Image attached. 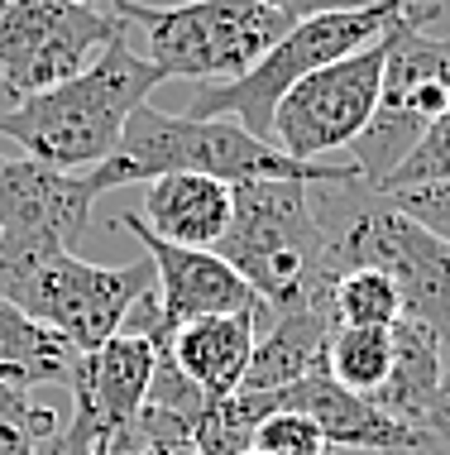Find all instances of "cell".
Segmentation results:
<instances>
[{
    "instance_id": "484cf974",
    "label": "cell",
    "mask_w": 450,
    "mask_h": 455,
    "mask_svg": "<svg viewBox=\"0 0 450 455\" xmlns=\"http://www.w3.org/2000/svg\"><path fill=\"white\" fill-rule=\"evenodd\" d=\"M259 5H269L278 10V15H288V20H312V15H331V10H364V5H374V0H259Z\"/></svg>"
},
{
    "instance_id": "ffe728a7",
    "label": "cell",
    "mask_w": 450,
    "mask_h": 455,
    "mask_svg": "<svg viewBox=\"0 0 450 455\" xmlns=\"http://www.w3.org/2000/svg\"><path fill=\"white\" fill-rule=\"evenodd\" d=\"M393 369V331H364V326H340L326 355V374L340 388L374 398Z\"/></svg>"
},
{
    "instance_id": "1f68e13d",
    "label": "cell",
    "mask_w": 450,
    "mask_h": 455,
    "mask_svg": "<svg viewBox=\"0 0 450 455\" xmlns=\"http://www.w3.org/2000/svg\"><path fill=\"white\" fill-rule=\"evenodd\" d=\"M398 455H450V451H398Z\"/></svg>"
},
{
    "instance_id": "44dd1931",
    "label": "cell",
    "mask_w": 450,
    "mask_h": 455,
    "mask_svg": "<svg viewBox=\"0 0 450 455\" xmlns=\"http://www.w3.org/2000/svg\"><path fill=\"white\" fill-rule=\"evenodd\" d=\"M331 316L336 326H364V331H393L403 322V298L383 274L374 268H350L331 288Z\"/></svg>"
},
{
    "instance_id": "4316f807",
    "label": "cell",
    "mask_w": 450,
    "mask_h": 455,
    "mask_svg": "<svg viewBox=\"0 0 450 455\" xmlns=\"http://www.w3.org/2000/svg\"><path fill=\"white\" fill-rule=\"evenodd\" d=\"M431 451H450V364L441 379V393H436V412H431Z\"/></svg>"
},
{
    "instance_id": "5bb4252c",
    "label": "cell",
    "mask_w": 450,
    "mask_h": 455,
    "mask_svg": "<svg viewBox=\"0 0 450 455\" xmlns=\"http://www.w3.org/2000/svg\"><path fill=\"white\" fill-rule=\"evenodd\" d=\"M135 216L168 244L216 250L230 230V216H235V188L201 173H168L149 182L144 206Z\"/></svg>"
},
{
    "instance_id": "2e32d148",
    "label": "cell",
    "mask_w": 450,
    "mask_h": 455,
    "mask_svg": "<svg viewBox=\"0 0 450 455\" xmlns=\"http://www.w3.org/2000/svg\"><path fill=\"white\" fill-rule=\"evenodd\" d=\"M331 312H278L264 322V336L254 340V360L245 374L249 393H278L293 388L312 374H326V355L336 340Z\"/></svg>"
},
{
    "instance_id": "6da1fadb",
    "label": "cell",
    "mask_w": 450,
    "mask_h": 455,
    "mask_svg": "<svg viewBox=\"0 0 450 455\" xmlns=\"http://www.w3.org/2000/svg\"><path fill=\"white\" fill-rule=\"evenodd\" d=\"M316 182L264 178L235 188V216L216 254L264 302V312H331V235L316 212Z\"/></svg>"
},
{
    "instance_id": "30bf717a",
    "label": "cell",
    "mask_w": 450,
    "mask_h": 455,
    "mask_svg": "<svg viewBox=\"0 0 450 455\" xmlns=\"http://www.w3.org/2000/svg\"><path fill=\"white\" fill-rule=\"evenodd\" d=\"M154 288V264H87L77 254H53L34 268L29 278L10 292L24 316L43 322L48 331L67 340L77 355L101 350L106 340L120 336L130 307Z\"/></svg>"
},
{
    "instance_id": "7c38bea8",
    "label": "cell",
    "mask_w": 450,
    "mask_h": 455,
    "mask_svg": "<svg viewBox=\"0 0 450 455\" xmlns=\"http://www.w3.org/2000/svg\"><path fill=\"white\" fill-rule=\"evenodd\" d=\"M115 226L130 230L144 244V254H149L158 312H163L168 336H178L192 322H206V316H259V322H269V312L254 298V288L216 250H187V244L158 240L135 212L115 216Z\"/></svg>"
},
{
    "instance_id": "7402d4cb",
    "label": "cell",
    "mask_w": 450,
    "mask_h": 455,
    "mask_svg": "<svg viewBox=\"0 0 450 455\" xmlns=\"http://www.w3.org/2000/svg\"><path fill=\"white\" fill-rule=\"evenodd\" d=\"M427 182H450V106H446V116L427 130V140H422L417 149H412L403 164H398V173L388 178L379 192L427 188Z\"/></svg>"
},
{
    "instance_id": "7a4b0ae2",
    "label": "cell",
    "mask_w": 450,
    "mask_h": 455,
    "mask_svg": "<svg viewBox=\"0 0 450 455\" xmlns=\"http://www.w3.org/2000/svg\"><path fill=\"white\" fill-rule=\"evenodd\" d=\"M163 82L149 58H139L130 39L111 44L101 58L67 77L63 87H48L0 120V134L15 140L24 158L58 173H91L115 154L130 116L149 101V92Z\"/></svg>"
},
{
    "instance_id": "83f0119b",
    "label": "cell",
    "mask_w": 450,
    "mask_h": 455,
    "mask_svg": "<svg viewBox=\"0 0 450 455\" xmlns=\"http://www.w3.org/2000/svg\"><path fill=\"white\" fill-rule=\"evenodd\" d=\"M135 455H197L187 446V441H173V446H144V451H135Z\"/></svg>"
},
{
    "instance_id": "d6986e66",
    "label": "cell",
    "mask_w": 450,
    "mask_h": 455,
    "mask_svg": "<svg viewBox=\"0 0 450 455\" xmlns=\"http://www.w3.org/2000/svg\"><path fill=\"white\" fill-rule=\"evenodd\" d=\"M283 412L278 393H230V398H206V408L192 427V451L197 455H245L254 446V432Z\"/></svg>"
},
{
    "instance_id": "9c48e42d",
    "label": "cell",
    "mask_w": 450,
    "mask_h": 455,
    "mask_svg": "<svg viewBox=\"0 0 450 455\" xmlns=\"http://www.w3.org/2000/svg\"><path fill=\"white\" fill-rule=\"evenodd\" d=\"M96 188L87 173H58L34 158H0V298L43 259L67 254L91 220Z\"/></svg>"
},
{
    "instance_id": "603a6c76",
    "label": "cell",
    "mask_w": 450,
    "mask_h": 455,
    "mask_svg": "<svg viewBox=\"0 0 450 455\" xmlns=\"http://www.w3.org/2000/svg\"><path fill=\"white\" fill-rule=\"evenodd\" d=\"M254 455H326V436L312 417L302 412H273L254 432Z\"/></svg>"
},
{
    "instance_id": "ba28073f",
    "label": "cell",
    "mask_w": 450,
    "mask_h": 455,
    "mask_svg": "<svg viewBox=\"0 0 450 455\" xmlns=\"http://www.w3.org/2000/svg\"><path fill=\"white\" fill-rule=\"evenodd\" d=\"M130 39L115 5H67V0H0V77L20 96H39L87 72L111 44Z\"/></svg>"
},
{
    "instance_id": "52a82bcc",
    "label": "cell",
    "mask_w": 450,
    "mask_h": 455,
    "mask_svg": "<svg viewBox=\"0 0 450 455\" xmlns=\"http://www.w3.org/2000/svg\"><path fill=\"white\" fill-rule=\"evenodd\" d=\"M130 29H139L144 53L163 77L235 82L293 29V20L259 0H192L173 10H144L115 0Z\"/></svg>"
},
{
    "instance_id": "ac0fdd59",
    "label": "cell",
    "mask_w": 450,
    "mask_h": 455,
    "mask_svg": "<svg viewBox=\"0 0 450 455\" xmlns=\"http://www.w3.org/2000/svg\"><path fill=\"white\" fill-rule=\"evenodd\" d=\"M77 364V350L67 346L58 331H48L43 322L24 316L15 302L0 298V384L10 388H43V384H63Z\"/></svg>"
},
{
    "instance_id": "4fadbf2b",
    "label": "cell",
    "mask_w": 450,
    "mask_h": 455,
    "mask_svg": "<svg viewBox=\"0 0 450 455\" xmlns=\"http://www.w3.org/2000/svg\"><path fill=\"white\" fill-rule=\"evenodd\" d=\"M283 412H302L321 427L326 446H350V451H379V455H398V451H431L427 436H417L412 427L393 422L388 412H379L369 398L340 388L331 374H312L293 388H278Z\"/></svg>"
},
{
    "instance_id": "8fae6325",
    "label": "cell",
    "mask_w": 450,
    "mask_h": 455,
    "mask_svg": "<svg viewBox=\"0 0 450 455\" xmlns=\"http://www.w3.org/2000/svg\"><path fill=\"white\" fill-rule=\"evenodd\" d=\"M403 24V20H398ZM393 24V29H398ZM383 58H388V34L359 53L302 77L293 92L273 110V149H283L297 164H321L326 154L350 149L374 120L383 87Z\"/></svg>"
},
{
    "instance_id": "3957f363",
    "label": "cell",
    "mask_w": 450,
    "mask_h": 455,
    "mask_svg": "<svg viewBox=\"0 0 450 455\" xmlns=\"http://www.w3.org/2000/svg\"><path fill=\"white\" fill-rule=\"evenodd\" d=\"M168 173H201L216 182H264V178H293V182H340L359 178L355 164H297L283 149L254 140L235 125V120H192L173 116L144 101L130 116L125 134H120L115 154L101 168H91L96 196L111 188H130V182H158Z\"/></svg>"
},
{
    "instance_id": "f1b7e54d",
    "label": "cell",
    "mask_w": 450,
    "mask_h": 455,
    "mask_svg": "<svg viewBox=\"0 0 450 455\" xmlns=\"http://www.w3.org/2000/svg\"><path fill=\"white\" fill-rule=\"evenodd\" d=\"M15 106H20V96L5 87V77H0V120H5V116H10V110H15Z\"/></svg>"
},
{
    "instance_id": "e0dca14e",
    "label": "cell",
    "mask_w": 450,
    "mask_h": 455,
    "mask_svg": "<svg viewBox=\"0 0 450 455\" xmlns=\"http://www.w3.org/2000/svg\"><path fill=\"white\" fill-rule=\"evenodd\" d=\"M259 316H206V322L182 326L168 340V360L197 384L206 398H230V393L245 388L249 360H254V331Z\"/></svg>"
},
{
    "instance_id": "277c9868",
    "label": "cell",
    "mask_w": 450,
    "mask_h": 455,
    "mask_svg": "<svg viewBox=\"0 0 450 455\" xmlns=\"http://www.w3.org/2000/svg\"><path fill=\"white\" fill-rule=\"evenodd\" d=\"M312 196L331 235L336 278L350 268L383 274L403 298V316L427 322L450 355V244L422 230L417 220H407L364 178L316 182Z\"/></svg>"
},
{
    "instance_id": "cb8c5ba5",
    "label": "cell",
    "mask_w": 450,
    "mask_h": 455,
    "mask_svg": "<svg viewBox=\"0 0 450 455\" xmlns=\"http://www.w3.org/2000/svg\"><path fill=\"white\" fill-rule=\"evenodd\" d=\"M407 220H417L422 230H431L436 240L450 244V182H427V188H403L383 192Z\"/></svg>"
},
{
    "instance_id": "f546056e",
    "label": "cell",
    "mask_w": 450,
    "mask_h": 455,
    "mask_svg": "<svg viewBox=\"0 0 450 455\" xmlns=\"http://www.w3.org/2000/svg\"><path fill=\"white\" fill-rule=\"evenodd\" d=\"M130 5H144V10H173V5H192V0H130Z\"/></svg>"
},
{
    "instance_id": "9a60e30c",
    "label": "cell",
    "mask_w": 450,
    "mask_h": 455,
    "mask_svg": "<svg viewBox=\"0 0 450 455\" xmlns=\"http://www.w3.org/2000/svg\"><path fill=\"white\" fill-rule=\"evenodd\" d=\"M446 364H450V355L441 346V336H436L427 322H417V316H403V322L393 326V369H388L383 388L374 393L369 403L379 412H388L393 422L412 427L417 436H427ZM427 446H431V436H427Z\"/></svg>"
},
{
    "instance_id": "d6a6232c",
    "label": "cell",
    "mask_w": 450,
    "mask_h": 455,
    "mask_svg": "<svg viewBox=\"0 0 450 455\" xmlns=\"http://www.w3.org/2000/svg\"><path fill=\"white\" fill-rule=\"evenodd\" d=\"M245 455H254V451H245Z\"/></svg>"
},
{
    "instance_id": "d4e9b609",
    "label": "cell",
    "mask_w": 450,
    "mask_h": 455,
    "mask_svg": "<svg viewBox=\"0 0 450 455\" xmlns=\"http://www.w3.org/2000/svg\"><path fill=\"white\" fill-rule=\"evenodd\" d=\"M0 427H24V432H34L43 446L63 432V422H58L53 408L34 403L24 388H10V384H0Z\"/></svg>"
},
{
    "instance_id": "5b68a950",
    "label": "cell",
    "mask_w": 450,
    "mask_h": 455,
    "mask_svg": "<svg viewBox=\"0 0 450 455\" xmlns=\"http://www.w3.org/2000/svg\"><path fill=\"white\" fill-rule=\"evenodd\" d=\"M422 5H427V0H374V5H364V10H331V15L297 20L245 77L201 87L182 116L235 120L245 134L269 144L273 140V110L302 77H312V72H321V68L340 63V58L359 53V48L379 44L383 34H393L398 20H407L412 10H422Z\"/></svg>"
},
{
    "instance_id": "8992f818",
    "label": "cell",
    "mask_w": 450,
    "mask_h": 455,
    "mask_svg": "<svg viewBox=\"0 0 450 455\" xmlns=\"http://www.w3.org/2000/svg\"><path fill=\"white\" fill-rule=\"evenodd\" d=\"M436 15H441V5L427 0L388 34L379 106H374L364 134L350 144V164L374 192L398 173V164L427 140V130L450 106V39L431 34Z\"/></svg>"
},
{
    "instance_id": "4dcf8cb0",
    "label": "cell",
    "mask_w": 450,
    "mask_h": 455,
    "mask_svg": "<svg viewBox=\"0 0 450 455\" xmlns=\"http://www.w3.org/2000/svg\"><path fill=\"white\" fill-rule=\"evenodd\" d=\"M67 5H91V10H106V5H115V0H67Z\"/></svg>"
}]
</instances>
